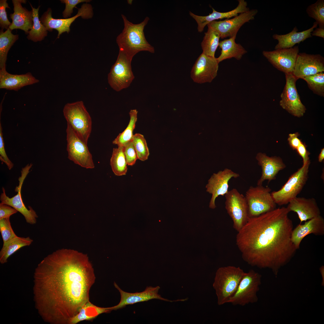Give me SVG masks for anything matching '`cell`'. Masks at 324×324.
Instances as JSON below:
<instances>
[{
	"label": "cell",
	"instance_id": "cell-15",
	"mask_svg": "<svg viewBox=\"0 0 324 324\" xmlns=\"http://www.w3.org/2000/svg\"><path fill=\"white\" fill-rule=\"evenodd\" d=\"M258 11L256 9L250 10L231 19L214 21L207 25L218 32L222 39L236 37L240 28L246 23L253 20Z\"/></svg>",
	"mask_w": 324,
	"mask_h": 324
},
{
	"label": "cell",
	"instance_id": "cell-42",
	"mask_svg": "<svg viewBox=\"0 0 324 324\" xmlns=\"http://www.w3.org/2000/svg\"><path fill=\"white\" fill-rule=\"evenodd\" d=\"M0 155L1 161L4 163L7 166L9 170H10L13 167L14 164L7 156L5 150L2 128L1 122H0Z\"/></svg>",
	"mask_w": 324,
	"mask_h": 324
},
{
	"label": "cell",
	"instance_id": "cell-5",
	"mask_svg": "<svg viewBox=\"0 0 324 324\" xmlns=\"http://www.w3.org/2000/svg\"><path fill=\"white\" fill-rule=\"evenodd\" d=\"M63 113L67 124L87 144L92 131V122L83 102L79 101L67 103L64 107Z\"/></svg>",
	"mask_w": 324,
	"mask_h": 324
},
{
	"label": "cell",
	"instance_id": "cell-18",
	"mask_svg": "<svg viewBox=\"0 0 324 324\" xmlns=\"http://www.w3.org/2000/svg\"><path fill=\"white\" fill-rule=\"evenodd\" d=\"M114 285L115 287L120 293L121 299L119 303L117 305L109 307V309L111 310L121 309L127 305L147 301L154 299L170 302L184 301L186 300L185 298L171 300L162 297L158 294L159 290L160 288L158 286L156 287L147 286L145 290L142 292L130 293L122 290L115 282H114Z\"/></svg>",
	"mask_w": 324,
	"mask_h": 324
},
{
	"label": "cell",
	"instance_id": "cell-13",
	"mask_svg": "<svg viewBox=\"0 0 324 324\" xmlns=\"http://www.w3.org/2000/svg\"><path fill=\"white\" fill-rule=\"evenodd\" d=\"M286 84L280 95L281 107L294 116H303L306 109L302 102L296 86L298 80L292 73L285 74Z\"/></svg>",
	"mask_w": 324,
	"mask_h": 324
},
{
	"label": "cell",
	"instance_id": "cell-43",
	"mask_svg": "<svg viewBox=\"0 0 324 324\" xmlns=\"http://www.w3.org/2000/svg\"><path fill=\"white\" fill-rule=\"evenodd\" d=\"M62 3L65 4V8L63 11V16L64 18H67L71 16L73 12V9L74 8H76V6L78 4L82 2H89L90 0H60Z\"/></svg>",
	"mask_w": 324,
	"mask_h": 324
},
{
	"label": "cell",
	"instance_id": "cell-23",
	"mask_svg": "<svg viewBox=\"0 0 324 324\" xmlns=\"http://www.w3.org/2000/svg\"><path fill=\"white\" fill-rule=\"evenodd\" d=\"M310 234L322 236L324 234V219L320 215L300 224L293 229L291 240L297 250L303 238Z\"/></svg>",
	"mask_w": 324,
	"mask_h": 324
},
{
	"label": "cell",
	"instance_id": "cell-19",
	"mask_svg": "<svg viewBox=\"0 0 324 324\" xmlns=\"http://www.w3.org/2000/svg\"><path fill=\"white\" fill-rule=\"evenodd\" d=\"M239 176V174L228 168L213 174L208 180L206 187V191L212 195L209 203L210 208L214 209L216 208L215 200L218 196H223L227 193L230 180Z\"/></svg>",
	"mask_w": 324,
	"mask_h": 324
},
{
	"label": "cell",
	"instance_id": "cell-17",
	"mask_svg": "<svg viewBox=\"0 0 324 324\" xmlns=\"http://www.w3.org/2000/svg\"><path fill=\"white\" fill-rule=\"evenodd\" d=\"M219 63L217 58L203 53L199 56L192 68L190 76L195 82H211L217 75Z\"/></svg>",
	"mask_w": 324,
	"mask_h": 324
},
{
	"label": "cell",
	"instance_id": "cell-11",
	"mask_svg": "<svg viewBox=\"0 0 324 324\" xmlns=\"http://www.w3.org/2000/svg\"><path fill=\"white\" fill-rule=\"evenodd\" d=\"M225 208L233 222V226L239 231L248 220V208L245 197L235 188L225 195Z\"/></svg>",
	"mask_w": 324,
	"mask_h": 324
},
{
	"label": "cell",
	"instance_id": "cell-30",
	"mask_svg": "<svg viewBox=\"0 0 324 324\" xmlns=\"http://www.w3.org/2000/svg\"><path fill=\"white\" fill-rule=\"evenodd\" d=\"M33 240L29 237H20L18 236L3 244L0 251V262L2 264L6 263L8 258L20 248L29 246Z\"/></svg>",
	"mask_w": 324,
	"mask_h": 324
},
{
	"label": "cell",
	"instance_id": "cell-22",
	"mask_svg": "<svg viewBox=\"0 0 324 324\" xmlns=\"http://www.w3.org/2000/svg\"><path fill=\"white\" fill-rule=\"evenodd\" d=\"M288 211L296 213L300 224L320 215L321 212L316 200L314 198L296 197L288 203Z\"/></svg>",
	"mask_w": 324,
	"mask_h": 324
},
{
	"label": "cell",
	"instance_id": "cell-34",
	"mask_svg": "<svg viewBox=\"0 0 324 324\" xmlns=\"http://www.w3.org/2000/svg\"><path fill=\"white\" fill-rule=\"evenodd\" d=\"M110 165L116 175L122 176L126 175L128 165L123 151V147L118 146L113 149Z\"/></svg>",
	"mask_w": 324,
	"mask_h": 324
},
{
	"label": "cell",
	"instance_id": "cell-41",
	"mask_svg": "<svg viewBox=\"0 0 324 324\" xmlns=\"http://www.w3.org/2000/svg\"><path fill=\"white\" fill-rule=\"evenodd\" d=\"M10 8L6 0H0V26L2 30L4 29L7 30L9 28L11 23L8 19L6 8Z\"/></svg>",
	"mask_w": 324,
	"mask_h": 324
},
{
	"label": "cell",
	"instance_id": "cell-45",
	"mask_svg": "<svg viewBox=\"0 0 324 324\" xmlns=\"http://www.w3.org/2000/svg\"><path fill=\"white\" fill-rule=\"evenodd\" d=\"M306 144L302 142L296 149L298 154L302 158L303 164L310 160L309 155L310 153L307 150Z\"/></svg>",
	"mask_w": 324,
	"mask_h": 324
},
{
	"label": "cell",
	"instance_id": "cell-38",
	"mask_svg": "<svg viewBox=\"0 0 324 324\" xmlns=\"http://www.w3.org/2000/svg\"><path fill=\"white\" fill-rule=\"evenodd\" d=\"M306 12L308 16L316 20L319 27H324V0H318L308 6Z\"/></svg>",
	"mask_w": 324,
	"mask_h": 324
},
{
	"label": "cell",
	"instance_id": "cell-6",
	"mask_svg": "<svg viewBox=\"0 0 324 324\" xmlns=\"http://www.w3.org/2000/svg\"><path fill=\"white\" fill-rule=\"evenodd\" d=\"M310 160L289 177L279 190L271 192L273 199L277 205H286L301 192L308 178Z\"/></svg>",
	"mask_w": 324,
	"mask_h": 324
},
{
	"label": "cell",
	"instance_id": "cell-46",
	"mask_svg": "<svg viewBox=\"0 0 324 324\" xmlns=\"http://www.w3.org/2000/svg\"><path fill=\"white\" fill-rule=\"evenodd\" d=\"M299 134L298 132L289 134L288 141L290 146L293 150H296L299 145L302 142L298 138Z\"/></svg>",
	"mask_w": 324,
	"mask_h": 324
},
{
	"label": "cell",
	"instance_id": "cell-26",
	"mask_svg": "<svg viewBox=\"0 0 324 324\" xmlns=\"http://www.w3.org/2000/svg\"><path fill=\"white\" fill-rule=\"evenodd\" d=\"M14 12L10 14L12 22L9 28L13 29H20L28 34L33 25L32 11L23 8L22 3H25V0H13Z\"/></svg>",
	"mask_w": 324,
	"mask_h": 324
},
{
	"label": "cell",
	"instance_id": "cell-40",
	"mask_svg": "<svg viewBox=\"0 0 324 324\" xmlns=\"http://www.w3.org/2000/svg\"><path fill=\"white\" fill-rule=\"evenodd\" d=\"M123 151L128 165L133 166L138 159L132 140L123 146Z\"/></svg>",
	"mask_w": 324,
	"mask_h": 324
},
{
	"label": "cell",
	"instance_id": "cell-1",
	"mask_svg": "<svg viewBox=\"0 0 324 324\" xmlns=\"http://www.w3.org/2000/svg\"><path fill=\"white\" fill-rule=\"evenodd\" d=\"M33 278L35 307L51 324H70L89 300L96 280L87 255L64 248L45 257L35 268Z\"/></svg>",
	"mask_w": 324,
	"mask_h": 324
},
{
	"label": "cell",
	"instance_id": "cell-31",
	"mask_svg": "<svg viewBox=\"0 0 324 324\" xmlns=\"http://www.w3.org/2000/svg\"><path fill=\"white\" fill-rule=\"evenodd\" d=\"M9 28L0 33V68L6 67V62L8 52L18 39V35L13 34Z\"/></svg>",
	"mask_w": 324,
	"mask_h": 324
},
{
	"label": "cell",
	"instance_id": "cell-3",
	"mask_svg": "<svg viewBox=\"0 0 324 324\" xmlns=\"http://www.w3.org/2000/svg\"><path fill=\"white\" fill-rule=\"evenodd\" d=\"M122 16L124 28L116 40L119 50L123 51L132 58L141 51L154 53V48L147 41L144 32L145 27L149 20V17H146L139 23L134 24L129 21L123 14Z\"/></svg>",
	"mask_w": 324,
	"mask_h": 324
},
{
	"label": "cell",
	"instance_id": "cell-27",
	"mask_svg": "<svg viewBox=\"0 0 324 324\" xmlns=\"http://www.w3.org/2000/svg\"><path fill=\"white\" fill-rule=\"evenodd\" d=\"M317 26V23L315 22L311 27L302 32H298V28L296 26L292 31L286 34H274L272 38L278 41V43L275 46L274 49L292 48L296 44L303 42L312 37V32Z\"/></svg>",
	"mask_w": 324,
	"mask_h": 324
},
{
	"label": "cell",
	"instance_id": "cell-36",
	"mask_svg": "<svg viewBox=\"0 0 324 324\" xmlns=\"http://www.w3.org/2000/svg\"><path fill=\"white\" fill-rule=\"evenodd\" d=\"M307 83L309 88L314 93L321 96H324V73H319L302 78Z\"/></svg>",
	"mask_w": 324,
	"mask_h": 324
},
{
	"label": "cell",
	"instance_id": "cell-20",
	"mask_svg": "<svg viewBox=\"0 0 324 324\" xmlns=\"http://www.w3.org/2000/svg\"><path fill=\"white\" fill-rule=\"evenodd\" d=\"M324 71V58L319 54L299 53L292 74L297 79Z\"/></svg>",
	"mask_w": 324,
	"mask_h": 324
},
{
	"label": "cell",
	"instance_id": "cell-29",
	"mask_svg": "<svg viewBox=\"0 0 324 324\" xmlns=\"http://www.w3.org/2000/svg\"><path fill=\"white\" fill-rule=\"evenodd\" d=\"M111 311L109 308L98 307L92 303L89 300L84 304L78 314L72 319L70 324H76L83 321H91L102 314L109 313Z\"/></svg>",
	"mask_w": 324,
	"mask_h": 324
},
{
	"label": "cell",
	"instance_id": "cell-44",
	"mask_svg": "<svg viewBox=\"0 0 324 324\" xmlns=\"http://www.w3.org/2000/svg\"><path fill=\"white\" fill-rule=\"evenodd\" d=\"M18 211L15 208L7 204L0 203V219L10 218L12 215Z\"/></svg>",
	"mask_w": 324,
	"mask_h": 324
},
{
	"label": "cell",
	"instance_id": "cell-9",
	"mask_svg": "<svg viewBox=\"0 0 324 324\" xmlns=\"http://www.w3.org/2000/svg\"><path fill=\"white\" fill-rule=\"evenodd\" d=\"M132 58L119 50L116 62L108 75V82L114 90L119 92L128 88L134 79L131 65Z\"/></svg>",
	"mask_w": 324,
	"mask_h": 324
},
{
	"label": "cell",
	"instance_id": "cell-32",
	"mask_svg": "<svg viewBox=\"0 0 324 324\" xmlns=\"http://www.w3.org/2000/svg\"><path fill=\"white\" fill-rule=\"evenodd\" d=\"M220 35L217 31L208 27L207 32L205 33L201 43L202 53L212 57H215V53L219 45Z\"/></svg>",
	"mask_w": 324,
	"mask_h": 324
},
{
	"label": "cell",
	"instance_id": "cell-28",
	"mask_svg": "<svg viewBox=\"0 0 324 324\" xmlns=\"http://www.w3.org/2000/svg\"><path fill=\"white\" fill-rule=\"evenodd\" d=\"M236 37L225 39L219 42V46L221 49L220 56L217 58L218 62L225 59L234 58L237 60H240L247 51L240 44L235 42Z\"/></svg>",
	"mask_w": 324,
	"mask_h": 324
},
{
	"label": "cell",
	"instance_id": "cell-7",
	"mask_svg": "<svg viewBox=\"0 0 324 324\" xmlns=\"http://www.w3.org/2000/svg\"><path fill=\"white\" fill-rule=\"evenodd\" d=\"M261 275L253 269L245 272L234 294L227 303L244 306L258 301L257 293L261 284Z\"/></svg>",
	"mask_w": 324,
	"mask_h": 324
},
{
	"label": "cell",
	"instance_id": "cell-24",
	"mask_svg": "<svg viewBox=\"0 0 324 324\" xmlns=\"http://www.w3.org/2000/svg\"><path fill=\"white\" fill-rule=\"evenodd\" d=\"M238 1V4L237 7L234 9L228 12H219L212 8V12L208 15L198 16L191 11H189V14L197 22L198 31L200 33L203 31L206 25L213 21L224 18L229 19L237 16L238 14L245 12L250 10L249 8L247 7V3L246 1L244 0H239Z\"/></svg>",
	"mask_w": 324,
	"mask_h": 324
},
{
	"label": "cell",
	"instance_id": "cell-25",
	"mask_svg": "<svg viewBox=\"0 0 324 324\" xmlns=\"http://www.w3.org/2000/svg\"><path fill=\"white\" fill-rule=\"evenodd\" d=\"M39 81L30 72L20 75L8 72L6 67L0 69V88L18 91L22 88L32 85Z\"/></svg>",
	"mask_w": 324,
	"mask_h": 324
},
{
	"label": "cell",
	"instance_id": "cell-14",
	"mask_svg": "<svg viewBox=\"0 0 324 324\" xmlns=\"http://www.w3.org/2000/svg\"><path fill=\"white\" fill-rule=\"evenodd\" d=\"M78 9L77 14L71 18L55 19L52 16L51 9L48 8L42 15L40 20L48 31L51 32L53 29L57 30L58 32L57 38H59L62 33L65 32L68 33L70 32L71 25L78 17L81 16L82 18L86 19L91 18L93 16L92 8L90 4H84L81 8Z\"/></svg>",
	"mask_w": 324,
	"mask_h": 324
},
{
	"label": "cell",
	"instance_id": "cell-2",
	"mask_svg": "<svg viewBox=\"0 0 324 324\" xmlns=\"http://www.w3.org/2000/svg\"><path fill=\"white\" fill-rule=\"evenodd\" d=\"M289 212L283 207L249 218L236 238L244 261L275 274L289 262L297 250L291 240L293 225Z\"/></svg>",
	"mask_w": 324,
	"mask_h": 324
},
{
	"label": "cell",
	"instance_id": "cell-4",
	"mask_svg": "<svg viewBox=\"0 0 324 324\" xmlns=\"http://www.w3.org/2000/svg\"><path fill=\"white\" fill-rule=\"evenodd\" d=\"M245 272L239 267L227 266L217 270L213 284L219 305L227 303L236 292Z\"/></svg>",
	"mask_w": 324,
	"mask_h": 324
},
{
	"label": "cell",
	"instance_id": "cell-35",
	"mask_svg": "<svg viewBox=\"0 0 324 324\" xmlns=\"http://www.w3.org/2000/svg\"><path fill=\"white\" fill-rule=\"evenodd\" d=\"M137 113L138 111L136 109L131 110L129 112L130 120L127 127L112 141L113 144L116 145L118 146L123 147L127 143L132 140L134 136L133 132L137 120Z\"/></svg>",
	"mask_w": 324,
	"mask_h": 324
},
{
	"label": "cell",
	"instance_id": "cell-48",
	"mask_svg": "<svg viewBox=\"0 0 324 324\" xmlns=\"http://www.w3.org/2000/svg\"><path fill=\"white\" fill-rule=\"evenodd\" d=\"M324 159V148H322L321 152L318 157V160L320 162H322Z\"/></svg>",
	"mask_w": 324,
	"mask_h": 324
},
{
	"label": "cell",
	"instance_id": "cell-21",
	"mask_svg": "<svg viewBox=\"0 0 324 324\" xmlns=\"http://www.w3.org/2000/svg\"><path fill=\"white\" fill-rule=\"evenodd\" d=\"M256 159L262 169L261 175L257 182V185H262L264 181L269 183L275 179L278 173L286 167L282 159L276 156L269 157L264 153L257 154Z\"/></svg>",
	"mask_w": 324,
	"mask_h": 324
},
{
	"label": "cell",
	"instance_id": "cell-12",
	"mask_svg": "<svg viewBox=\"0 0 324 324\" xmlns=\"http://www.w3.org/2000/svg\"><path fill=\"white\" fill-rule=\"evenodd\" d=\"M32 164H27L22 168L21 175L18 178L19 185L15 188V191L17 194L12 197L10 198L6 194L4 188H2V192L1 193L0 200L1 203L9 205L16 209L24 217L26 222L31 224H34L37 222L38 218L36 212L30 206L28 209L26 207L23 201L21 194L22 187L23 182L28 174Z\"/></svg>",
	"mask_w": 324,
	"mask_h": 324
},
{
	"label": "cell",
	"instance_id": "cell-16",
	"mask_svg": "<svg viewBox=\"0 0 324 324\" xmlns=\"http://www.w3.org/2000/svg\"><path fill=\"white\" fill-rule=\"evenodd\" d=\"M299 49L298 46L289 48L263 51V56L275 68L285 74L292 73Z\"/></svg>",
	"mask_w": 324,
	"mask_h": 324
},
{
	"label": "cell",
	"instance_id": "cell-37",
	"mask_svg": "<svg viewBox=\"0 0 324 324\" xmlns=\"http://www.w3.org/2000/svg\"><path fill=\"white\" fill-rule=\"evenodd\" d=\"M132 141L138 159L142 161L147 160L149 155V152L143 135L140 133H136L134 135Z\"/></svg>",
	"mask_w": 324,
	"mask_h": 324
},
{
	"label": "cell",
	"instance_id": "cell-47",
	"mask_svg": "<svg viewBox=\"0 0 324 324\" xmlns=\"http://www.w3.org/2000/svg\"><path fill=\"white\" fill-rule=\"evenodd\" d=\"M311 35L321 37L324 39V27H319L316 28V29L312 32Z\"/></svg>",
	"mask_w": 324,
	"mask_h": 324
},
{
	"label": "cell",
	"instance_id": "cell-39",
	"mask_svg": "<svg viewBox=\"0 0 324 324\" xmlns=\"http://www.w3.org/2000/svg\"><path fill=\"white\" fill-rule=\"evenodd\" d=\"M0 232L3 244L17 236L11 227L10 218L0 219Z\"/></svg>",
	"mask_w": 324,
	"mask_h": 324
},
{
	"label": "cell",
	"instance_id": "cell-10",
	"mask_svg": "<svg viewBox=\"0 0 324 324\" xmlns=\"http://www.w3.org/2000/svg\"><path fill=\"white\" fill-rule=\"evenodd\" d=\"M68 158L75 164L87 169L94 167L92 155L87 144L67 124L66 129Z\"/></svg>",
	"mask_w": 324,
	"mask_h": 324
},
{
	"label": "cell",
	"instance_id": "cell-33",
	"mask_svg": "<svg viewBox=\"0 0 324 324\" xmlns=\"http://www.w3.org/2000/svg\"><path fill=\"white\" fill-rule=\"evenodd\" d=\"M30 5L32 11L33 25L28 33L27 38L34 42L41 41L47 35L48 31L39 18L38 11L40 6L35 8L30 4Z\"/></svg>",
	"mask_w": 324,
	"mask_h": 324
},
{
	"label": "cell",
	"instance_id": "cell-8",
	"mask_svg": "<svg viewBox=\"0 0 324 324\" xmlns=\"http://www.w3.org/2000/svg\"><path fill=\"white\" fill-rule=\"evenodd\" d=\"M271 190L270 187L262 185L249 187L245 196L249 218L257 216L276 208L277 205L271 196Z\"/></svg>",
	"mask_w": 324,
	"mask_h": 324
}]
</instances>
